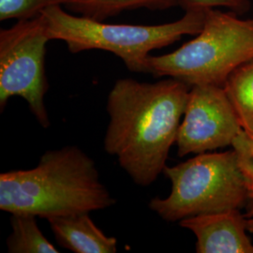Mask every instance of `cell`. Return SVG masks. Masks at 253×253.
I'll use <instances>...</instances> for the list:
<instances>
[{"mask_svg": "<svg viewBox=\"0 0 253 253\" xmlns=\"http://www.w3.org/2000/svg\"><path fill=\"white\" fill-rule=\"evenodd\" d=\"M190 88L169 77L156 83L126 78L110 91L104 149L136 185L153 184L167 166Z\"/></svg>", "mask_w": 253, "mask_h": 253, "instance_id": "6da1fadb", "label": "cell"}, {"mask_svg": "<svg viewBox=\"0 0 253 253\" xmlns=\"http://www.w3.org/2000/svg\"><path fill=\"white\" fill-rule=\"evenodd\" d=\"M117 203L95 161L76 145L48 150L36 167L0 174V209L42 218L89 213Z\"/></svg>", "mask_w": 253, "mask_h": 253, "instance_id": "7a4b0ae2", "label": "cell"}, {"mask_svg": "<svg viewBox=\"0 0 253 253\" xmlns=\"http://www.w3.org/2000/svg\"><path fill=\"white\" fill-rule=\"evenodd\" d=\"M50 40L62 41L71 53L103 50L122 59L130 72L147 73L150 52L197 35L204 27L206 10H186L179 20L157 26L112 25L84 16H75L52 6L42 12Z\"/></svg>", "mask_w": 253, "mask_h": 253, "instance_id": "3957f363", "label": "cell"}, {"mask_svg": "<svg viewBox=\"0 0 253 253\" xmlns=\"http://www.w3.org/2000/svg\"><path fill=\"white\" fill-rule=\"evenodd\" d=\"M235 13L207 9L197 36L172 53L150 55L147 73L190 87L223 86L231 73L253 59V17L241 19Z\"/></svg>", "mask_w": 253, "mask_h": 253, "instance_id": "277c9868", "label": "cell"}, {"mask_svg": "<svg viewBox=\"0 0 253 253\" xmlns=\"http://www.w3.org/2000/svg\"><path fill=\"white\" fill-rule=\"evenodd\" d=\"M163 173L171 181V193L166 198L154 197L148 207L165 221L241 210L251 202L234 149L196 154L186 162L166 166Z\"/></svg>", "mask_w": 253, "mask_h": 253, "instance_id": "5b68a950", "label": "cell"}, {"mask_svg": "<svg viewBox=\"0 0 253 253\" xmlns=\"http://www.w3.org/2000/svg\"><path fill=\"white\" fill-rule=\"evenodd\" d=\"M51 41L43 14L20 20L0 31V109L12 97L27 101L39 124L47 128L50 118L44 104L46 43Z\"/></svg>", "mask_w": 253, "mask_h": 253, "instance_id": "8992f818", "label": "cell"}, {"mask_svg": "<svg viewBox=\"0 0 253 253\" xmlns=\"http://www.w3.org/2000/svg\"><path fill=\"white\" fill-rule=\"evenodd\" d=\"M242 130L223 86L194 85L177 133V155L185 157L232 146Z\"/></svg>", "mask_w": 253, "mask_h": 253, "instance_id": "52a82bcc", "label": "cell"}, {"mask_svg": "<svg viewBox=\"0 0 253 253\" xmlns=\"http://www.w3.org/2000/svg\"><path fill=\"white\" fill-rule=\"evenodd\" d=\"M179 225L196 236V253H253L247 217L240 209L187 217Z\"/></svg>", "mask_w": 253, "mask_h": 253, "instance_id": "ba28073f", "label": "cell"}, {"mask_svg": "<svg viewBox=\"0 0 253 253\" xmlns=\"http://www.w3.org/2000/svg\"><path fill=\"white\" fill-rule=\"evenodd\" d=\"M57 243L75 253H116L118 239L109 236L91 219L89 213L47 219Z\"/></svg>", "mask_w": 253, "mask_h": 253, "instance_id": "9c48e42d", "label": "cell"}, {"mask_svg": "<svg viewBox=\"0 0 253 253\" xmlns=\"http://www.w3.org/2000/svg\"><path fill=\"white\" fill-rule=\"evenodd\" d=\"M223 88L243 130L253 134V59L231 73Z\"/></svg>", "mask_w": 253, "mask_h": 253, "instance_id": "30bf717a", "label": "cell"}, {"mask_svg": "<svg viewBox=\"0 0 253 253\" xmlns=\"http://www.w3.org/2000/svg\"><path fill=\"white\" fill-rule=\"evenodd\" d=\"M36 216L25 213L10 214L11 233L7 239L9 253H58L37 223Z\"/></svg>", "mask_w": 253, "mask_h": 253, "instance_id": "8fae6325", "label": "cell"}, {"mask_svg": "<svg viewBox=\"0 0 253 253\" xmlns=\"http://www.w3.org/2000/svg\"><path fill=\"white\" fill-rule=\"evenodd\" d=\"M178 5V0H68L65 4L81 16L99 21L126 9H166Z\"/></svg>", "mask_w": 253, "mask_h": 253, "instance_id": "7c38bea8", "label": "cell"}, {"mask_svg": "<svg viewBox=\"0 0 253 253\" xmlns=\"http://www.w3.org/2000/svg\"><path fill=\"white\" fill-rule=\"evenodd\" d=\"M68 0H0V20H27L42 14L47 8L62 6Z\"/></svg>", "mask_w": 253, "mask_h": 253, "instance_id": "4fadbf2b", "label": "cell"}, {"mask_svg": "<svg viewBox=\"0 0 253 253\" xmlns=\"http://www.w3.org/2000/svg\"><path fill=\"white\" fill-rule=\"evenodd\" d=\"M232 146L253 205V134L242 130L235 138Z\"/></svg>", "mask_w": 253, "mask_h": 253, "instance_id": "5bb4252c", "label": "cell"}, {"mask_svg": "<svg viewBox=\"0 0 253 253\" xmlns=\"http://www.w3.org/2000/svg\"><path fill=\"white\" fill-rule=\"evenodd\" d=\"M185 10H207L225 7L235 13H245L251 9L249 0H178Z\"/></svg>", "mask_w": 253, "mask_h": 253, "instance_id": "9a60e30c", "label": "cell"}, {"mask_svg": "<svg viewBox=\"0 0 253 253\" xmlns=\"http://www.w3.org/2000/svg\"><path fill=\"white\" fill-rule=\"evenodd\" d=\"M247 217V224H248V231L249 233L253 235V205L252 208L248 211L247 214H245Z\"/></svg>", "mask_w": 253, "mask_h": 253, "instance_id": "2e32d148", "label": "cell"}]
</instances>
